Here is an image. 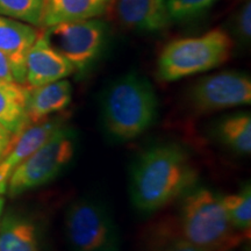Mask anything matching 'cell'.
I'll return each mask as SVG.
<instances>
[{"label":"cell","instance_id":"cell-1","mask_svg":"<svg viewBox=\"0 0 251 251\" xmlns=\"http://www.w3.org/2000/svg\"><path fill=\"white\" fill-rule=\"evenodd\" d=\"M198 169L186 149L162 143L143 150L130 171V200L136 211H161L196 186Z\"/></svg>","mask_w":251,"mask_h":251},{"label":"cell","instance_id":"cell-2","mask_svg":"<svg viewBox=\"0 0 251 251\" xmlns=\"http://www.w3.org/2000/svg\"><path fill=\"white\" fill-rule=\"evenodd\" d=\"M100 117L103 130L112 140L137 139L158 117V98L152 84L135 71L113 80L101 94Z\"/></svg>","mask_w":251,"mask_h":251},{"label":"cell","instance_id":"cell-3","mask_svg":"<svg viewBox=\"0 0 251 251\" xmlns=\"http://www.w3.org/2000/svg\"><path fill=\"white\" fill-rule=\"evenodd\" d=\"M181 198L177 237L208 251H231L241 243L246 234L231 225L222 194L192 187Z\"/></svg>","mask_w":251,"mask_h":251},{"label":"cell","instance_id":"cell-4","mask_svg":"<svg viewBox=\"0 0 251 251\" xmlns=\"http://www.w3.org/2000/svg\"><path fill=\"white\" fill-rule=\"evenodd\" d=\"M233 48V39L220 28L174 40L158 56L157 75L163 81H176L213 70L228 61Z\"/></svg>","mask_w":251,"mask_h":251},{"label":"cell","instance_id":"cell-5","mask_svg":"<svg viewBox=\"0 0 251 251\" xmlns=\"http://www.w3.org/2000/svg\"><path fill=\"white\" fill-rule=\"evenodd\" d=\"M65 236L72 251H119L120 233L107 207L98 200L81 198L68 207Z\"/></svg>","mask_w":251,"mask_h":251},{"label":"cell","instance_id":"cell-6","mask_svg":"<svg viewBox=\"0 0 251 251\" xmlns=\"http://www.w3.org/2000/svg\"><path fill=\"white\" fill-rule=\"evenodd\" d=\"M75 152L76 137L63 126L15 169L6 192L15 198L50 183L70 164Z\"/></svg>","mask_w":251,"mask_h":251},{"label":"cell","instance_id":"cell-7","mask_svg":"<svg viewBox=\"0 0 251 251\" xmlns=\"http://www.w3.org/2000/svg\"><path fill=\"white\" fill-rule=\"evenodd\" d=\"M42 34L49 45L74 65L76 72H84L101 55L107 26L98 18L86 19L46 27Z\"/></svg>","mask_w":251,"mask_h":251},{"label":"cell","instance_id":"cell-8","mask_svg":"<svg viewBox=\"0 0 251 251\" xmlns=\"http://www.w3.org/2000/svg\"><path fill=\"white\" fill-rule=\"evenodd\" d=\"M194 114L202 115L251 103V78L246 72L222 71L193 84L186 96Z\"/></svg>","mask_w":251,"mask_h":251},{"label":"cell","instance_id":"cell-9","mask_svg":"<svg viewBox=\"0 0 251 251\" xmlns=\"http://www.w3.org/2000/svg\"><path fill=\"white\" fill-rule=\"evenodd\" d=\"M63 126H65L63 118H49L39 124L28 125L21 133L14 135L7 150L0 157V194L6 193L15 169Z\"/></svg>","mask_w":251,"mask_h":251},{"label":"cell","instance_id":"cell-10","mask_svg":"<svg viewBox=\"0 0 251 251\" xmlns=\"http://www.w3.org/2000/svg\"><path fill=\"white\" fill-rule=\"evenodd\" d=\"M74 74H76L74 65L52 48L45 35L40 33L27 55L25 85L27 87L46 85L67 79Z\"/></svg>","mask_w":251,"mask_h":251},{"label":"cell","instance_id":"cell-11","mask_svg":"<svg viewBox=\"0 0 251 251\" xmlns=\"http://www.w3.org/2000/svg\"><path fill=\"white\" fill-rule=\"evenodd\" d=\"M109 9L122 26L141 33H158L171 24L168 0H112Z\"/></svg>","mask_w":251,"mask_h":251},{"label":"cell","instance_id":"cell-12","mask_svg":"<svg viewBox=\"0 0 251 251\" xmlns=\"http://www.w3.org/2000/svg\"><path fill=\"white\" fill-rule=\"evenodd\" d=\"M36 28L23 21L0 15V52L11 65L15 81L24 85L27 55L40 34Z\"/></svg>","mask_w":251,"mask_h":251},{"label":"cell","instance_id":"cell-13","mask_svg":"<svg viewBox=\"0 0 251 251\" xmlns=\"http://www.w3.org/2000/svg\"><path fill=\"white\" fill-rule=\"evenodd\" d=\"M72 101V85L68 79L28 87L27 117L29 125L39 124L50 115L64 111Z\"/></svg>","mask_w":251,"mask_h":251},{"label":"cell","instance_id":"cell-14","mask_svg":"<svg viewBox=\"0 0 251 251\" xmlns=\"http://www.w3.org/2000/svg\"><path fill=\"white\" fill-rule=\"evenodd\" d=\"M112 0H46L41 27L96 19L107 13Z\"/></svg>","mask_w":251,"mask_h":251},{"label":"cell","instance_id":"cell-15","mask_svg":"<svg viewBox=\"0 0 251 251\" xmlns=\"http://www.w3.org/2000/svg\"><path fill=\"white\" fill-rule=\"evenodd\" d=\"M28 87L15 80L0 79V125L18 135L29 125L27 117Z\"/></svg>","mask_w":251,"mask_h":251},{"label":"cell","instance_id":"cell-16","mask_svg":"<svg viewBox=\"0 0 251 251\" xmlns=\"http://www.w3.org/2000/svg\"><path fill=\"white\" fill-rule=\"evenodd\" d=\"M214 133L225 148L237 155H250L251 115L249 112L236 113L222 118L216 124Z\"/></svg>","mask_w":251,"mask_h":251},{"label":"cell","instance_id":"cell-17","mask_svg":"<svg viewBox=\"0 0 251 251\" xmlns=\"http://www.w3.org/2000/svg\"><path fill=\"white\" fill-rule=\"evenodd\" d=\"M0 251H40L35 226L26 219L6 218L0 222Z\"/></svg>","mask_w":251,"mask_h":251},{"label":"cell","instance_id":"cell-18","mask_svg":"<svg viewBox=\"0 0 251 251\" xmlns=\"http://www.w3.org/2000/svg\"><path fill=\"white\" fill-rule=\"evenodd\" d=\"M222 202L233 227L241 233L249 234L251 228V186L249 181L238 192L222 196Z\"/></svg>","mask_w":251,"mask_h":251},{"label":"cell","instance_id":"cell-19","mask_svg":"<svg viewBox=\"0 0 251 251\" xmlns=\"http://www.w3.org/2000/svg\"><path fill=\"white\" fill-rule=\"evenodd\" d=\"M46 0H0V15L41 27Z\"/></svg>","mask_w":251,"mask_h":251},{"label":"cell","instance_id":"cell-20","mask_svg":"<svg viewBox=\"0 0 251 251\" xmlns=\"http://www.w3.org/2000/svg\"><path fill=\"white\" fill-rule=\"evenodd\" d=\"M220 0H168L171 23L192 20L212 8Z\"/></svg>","mask_w":251,"mask_h":251},{"label":"cell","instance_id":"cell-21","mask_svg":"<svg viewBox=\"0 0 251 251\" xmlns=\"http://www.w3.org/2000/svg\"><path fill=\"white\" fill-rule=\"evenodd\" d=\"M235 30L238 39L243 43L250 41L251 37V1L248 0L238 11L237 17L235 19Z\"/></svg>","mask_w":251,"mask_h":251},{"label":"cell","instance_id":"cell-22","mask_svg":"<svg viewBox=\"0 0 251 251\" xmlns=\"http://www.w3.org/2000/svg\"><path fill=\"white\" fill-rule=\"evenodd\" d=\"M158 251H208L202 248H198L193 244L187 243L186 241L181 240L179 237H174L172 240H168L163 244L162 248H159Z\"/></svg>","mask_w":251,"mask_h":251},{"label":"cell","instance_id":"cell-23","mask_svg":"<svg viewBox=\"0 0 251 251\" xmlns=\"http://www.w3.org/2000/svg\"><path fill=\"white\" fill-rule=\"evenodd\" d=\"M13 136L14 135L9 133L4 126L0 125V157L4 155L6 150H7L8 146L13 140Z\"/></svg>","mask_w":251,"mask_h":251},{"label":"cell","instance_id":"cell-24","mask_svg":"<svg viewBox=\"0 0 251 251\" xmlns=\"http://www.w3.org/2000/svg\"><path fill=\"white\" fill-rule=\"evenodd\" d=\"M0 79L15 80L13 74H12L11 65L1 52H0Z\"/></svg>","mask_w":251,"mask_h":251},{"label":"cell","instance_id":"cell-25","mask_svg":"<svg viewBox=\"0 0 251 251\" xmlns=\"http://www.w3.org/2000/svg\"><path fill=\"white\" fill-rule=\"evenodd\" d=\"M4 205H5V198L2 197V194H0V222H1V215H2V211H4Z\"/></svg>","mask_w":251,"mask_h":251}]
</instances>
